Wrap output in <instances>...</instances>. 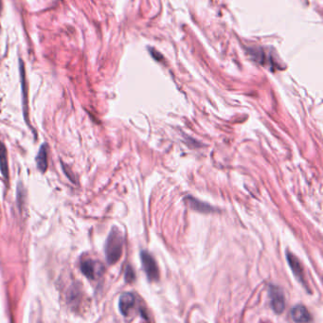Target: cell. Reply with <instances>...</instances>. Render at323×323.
Listing matches in <instances>:
<instances>
[{"instance_id": "1", "label": "cell", "mask_w": 323, "mask_h": 323, "mask_svg": "<svg viewBox=\"0 0 323 323\" xmlns=\"http://www.w3.org/2000/svg\"><path fill=\"white\" fill-rule=\"evenodd\" d=\"M124 247V236L118 228L110 231L105 244V257L109 265H114L122 257Z\"/></svg>"}, {"instance_id": "2", "label": "cell", "mask_w": 323, "mask_h": 323, "mask_svg": "<svg viewBox=\"0 0 323 323\" xmlns=\"http://www.w3.org/2000/svg\"><path fill=\"white\" fill-rule=\"evenodd\" d=\"M141 260L143 263L144 272L148 278V281H150V282L159 281V279H160L159 268H158L157 263L152 255L148 251L143 250L141 252Z\"/></svg>"}, {"instance_id": "3", "label": "cell", "mask_w": 323, "mask_h": 323, "mask_svg": "<svg viewBox=\"0 0 323 323\" xmlns=\"http://www.w3.org/2000/svg\"><path fill=\"white\" fill-rule=\"evenodd\" d=\"M81 270L83 274L89 280H95L103 275L105 267L99 262H96L91 259H86L81 263Z\"/></svg>"}, {"instance_id": "4", "label": "cell", "mask_w": 323, "mask_h": 323, "mask_svg": "<svg viewBox=\"0 0 323 323\" xmlns=\"http://www.w3.org/2000/svg\"><path fill=\"white\" fill-rule=\"evenodd\" d=\"M269 298H270L271 307L274 310V312L277 314L283 313L285 307V295L283 290L278 286L270 285Z\"/></svg>"}, {"instance_id": "5", "label": "cell", "mask_w": 323, "mask_h": 323, "mask_svg": "<svg viewBox=\"0 0 323 323\" xmlns=\"http://www.w3.org/2000/svg\"><path fill=\"white\" fill-rule=\"evenodd\" d=\"M135 304H136L135 295L129 292L121 295L119 300V308L123 316L128 317L131 313V311L133 310Z\"/></svg>"}, {"instance_id": "6", "label": "cell", "mask_w": 323, "mask_h": 323, "mask_svg": "<svg viewBox=\"0 0 323 323\" xmlns=\"http://www.w3.org/2000/svg\"><path fill=\"white\" fill-rule=\"evenodd\" d=\"M287 261H288L289 266L292 269V272H293L295 277L302 284L305 285V282H304V268H303V266L301 265V262L299 261V259L295 256V255H293V254L288 253L287 254Z\"/></svg>"}, {"instance_id": "7", "label": "cell", "mask_w": 323, "mask_h": 323, "mask_svg": "<svg viewBox=\"0 0 323 323\" xmlns=\"http://www.w3.org/2000/svg\"><path fill=\"white\" fill-rule=\"evenodd\" d=\"M291 317L296 323H308L312 321L309 311L304 305H296L291 310Z\"/></svg>"}, {"instance_id": "8", "label": "cell", "mask_w": 323, "mask_h": 323, "mask_svg": "<svg viewBox=\"0 0 323 323\" xmlns=\"http://www.w3.org/2000/svg\"><path fill=\"white\" fill-rule=\"evenodd\" d=\"M0 171L5 179L9 178V166H8V154L4 143L0 142Z\"/></svg>"}, {"instance_id": "9", "label": "cell", "mask_w": 323, "mask_h": 323, "mask_svg": "<svg viewBox=\"0 0 323 323\" xmlns=\"http://www.w3.org/2000/svg\"><path fill=\"white\" fill-rule=\"evenodd\" d=\"M37 168L41 172H45L48 169V145L43 144L36 157Z\"/></svg>"}, {"instance_id": "10", "label": "cell", "mask_w": 323, "mask_h": 323, "mask_svg": "<svg viewBox=\"0 0 323 323\" xmlns=\"http://www.w3.org/2000/svg\"><path fill=\"white\" fill-rule=\"evenodd\" d=\"M187 199H188V202H189L190 207L193 208L195 210H200V211H203V212H205V211L209 212V211L212 210L211 207L209 206V205H207L205 203H202V202H199V201H197V200L194 199L192 197L189 196Z\"/></svg>"}, {"instance_id": "11", "label": "cell", "mask_w": 323, "mask_h": 323, "mask_svg": "<svg viewBox=\"0 0 323 323\" xmlns=\"http://www.w3.org/2000/svg\"><path fill=\"white\" fill-rule=\"evenodd\" d=\"M125 281L127 283H132L135 281V278H136V275H135V272H134L133 268L130 266H126V269H125Z\"/></svg>"}]
</instances>
